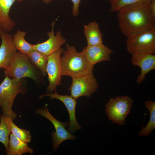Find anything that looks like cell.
Instances as JSON below:
<instances>
[{"label": "cell", "instance_id": "cell-1", "mask_svg": "<svg viewBox=\"0 0 155 155\" xmlns=\"http://www.w3.org/2000/svg\"><path fill=\"white\" fill-rule=\"evenodd\" d=\"M117 12L119 27L127 38L155 28V19L149 3H136L125 6Z\"/></svg>", "mask_w": 155, "mask_h": 155}, {"label": "cell", "instance_id": "cell-6", "mask_svg": "<svg viewBox=\"0 0 155 155\" xmlns=\"http://www.w3.org/2000/svg\"><path fill=\"white\" fill-rule=\"evenodd\" d=\"M127 49L131 55L136 53H155V28L127 38Z\"/></svg>", "mask_w": 155, "mask_h": 155}, {"label": "cell", "instance_id": "cell-23", "mask_svg": "<svg viewBox=\"0 0 155 155\" xmlns=\"http://www.w3.org/2000/svg\"><path fill=\"white\" fill-rule=\"evenodd\" d=\"M151 0H108L111 5L110 11L117 12L120 9L126 5L137 2H142L148 4Z\"/></svg>", "mask_w": 155, "mask_h": 155}, {"label": "cell", "instance_id": "cell-2", "mask_svg": "<svg viewBox=\"0 0 155 155\" xmlns=\"http://www.w3.org/2000/svg\"><path fill=\"white\" fill-rule=\"evenodd\" d=\"M62 54L61 59L62 75L73 78L92 73L94 66L88 62L82 51L78 52L74 46L67 44Z\"/></svg>", "mask_w": 155, "mask_h": 155}, {"label": "cell", "instance_id": "cell-11", "mask_svg": "<svg viewBox=\"0 0 155 155\" xmlns=\"http://www.w3.org/2000/svg\"><path fill=\"white\" fill-rule=\"evenodd\" d=\"M55 92L54 93L46 94L40 95L39 96V99L48 96L51 99H56L61 101L66 107L69 115V122L67 130L71 133H73L77 130L81 129L82 126L77 121L75 117L76 100L71 96L67 95H59L57 93L56 90Z\"/></svg>", "mask_w": 155, "mask_h": 155}, {"label": "cell", "instance_id": "cell-4", "mask_svg": "<svg viewBox=\"0 0 155 155\" xmlns=\"http://www.w3.org/2000/svg\"><path fill=\"white\" fill-rule=\"evenodd\" d=\"M26 90L22 79L17 82L5 76L0 84V106L2 113L15 119L17 115L12 109L14 101L18 94L24 95Z\"/></svg>", "mask_w": 155, "mask_h": 155}, {"label": "cell", "instance_id": "cell-24", "mask_svg": "<svg viewBox=\"0 0 155 155\" xmlns=\"http://www.w3.org/2000/svg\"><path fill=\"white\" fill-rule=\"evenodd\" d=\"M73 3L72 13L74 17L78 16L79 14V7L81 0H71Z\"/></svg>", "mask_w": 155, "mask_h": 155}, {"label": "cell", "instance_id": "cell-26", "mask_svg": "<svg viewBox=\"0 0 155 155\" xmlns=\"http://www.w3.org/2000/svg\"><path fill=\"white\" fill-rule=\"evenodd\" d=\"M43 2L45 3L48 4L51 3L53 0H42Z\"/></svg>", "mask_w": 155, "mask_h": 155}, {"label": "cell", "instance_id": "cell-25", "mask_svg": "<svg viewBox=\"0 0 155 155\" xmlns=\"http://www.w3.org/2000/svg\"><path fill=\"white\" fill-rule=\"evenodd\" d=\"M149 6L151 13L155 19V0H151Z\"/></svg>", "mask_w": 155, "mask_h": 155}, {"label": "cell", "instance_id": "cell-8", "mask_svg": "<svg viewBox=\"0 0 155 155\" xmlns=\"http://www.w3.org/2000/svg\"><path fill=\"white\" fill-rule=\"evenodd\" d=\"M98 84L93 73L72 78L71 85L68 89L71 96L76 100L83 96L90 97L97 90Z\"/></svg>", "mask_w": 155, "mask_h": 155}, {"label": "cell", "instance_id": "cell-5", "mask_svg": "<svg viewBox=\"0 0 155 155\" xmlns=\"http://www.w3.org/2000/svg\"><path fill=\"white\" fill-rule=\"evenodd\" d=\"M132 103V100L127 96L111 99L105 106L106 113L109 120L119 125H124Z\"/></svg>", "mask_w": 155, "mask_h": 155}, {"label": "cell", "instance_id": "cell-3", "mask_svg": "<svg viewBox=\"0 0 155 155\" xmlns=\"http://www.w3.org/2000/svg\"><path fill=\"white\" fill-rule=\"evenodd\" d=\"M37 69L27 55L16 52L4 73L5 76L17 82L27 77L38 83L40 74Z\"/></svg>", "mask_w": 155, "mask_h": 155}, {"label": "cell", "instance_id": "cell-7", "mask_svg": "<svg viewBox=\"0 0 155 155\" xmlns=\"http://www.w3.org/2000/svg\"><path fill=\"white\" fill-rule=\"evenodd\" d=\"M35 113L45 117L50 121L55 127V131L51 133L53 151L57 150L60 144L63 141L71 140H74L76 137L67 130L65 127L69 125L68 122H61L55 118L50 113L46 106L43 108H38Z\"/></svg>", "mask_w": 155, "mask_h": 155}, {"label": "cell", "instance_id": "cell-12", "mask_svg": "<svg viewBox=\"0 0 155 155\" xmlns=\"http://www.w3.org/2000/svg\"><path fill=\"white\" fill-rule=\"evenodd\" d=\"M0 69H6L17 52L13 42L12 36L0 29Z\"/></svg>", "mask_w": 155, "mask_h": 155}, {"label": "cell", "instance_id": "cell-15", "mask_svg": "<svg viewBox=\"0 0 155 155\" xmlns=\"http://www.w3.org/2000/svg\"><path fill=\"white\" fill-rule=\"evenodd\" d=\"M23 0H0V29L7 32H11L15 27V22L9 16L11 7L16 1Z\"/></svg>", "mask_w": 155, "mask_h": 155}, {"label": "cell", "instance_id": "cell-21", "mask_svg": "<svg viewBox=\"0 0 155 155\" xmlns=\"http://www.w3.org/2000/svg\"><path fill=\"white\" fill-rule=\"evenodd\" d=\"M145 104L150 112V119L146 126L139 132L138 135L146 136L150 135L155 128V102L151 100H147L145 102Z\"/></svg>", "mask_w": 155, "mask_h": 155}, {"label": "cell", "instance_id": "cell-18", "mask_svg": "<svg viewBox=\"0 0 155 155\" xmlns=\"http://www.w3.org/2000/svg\"><path fill=\"white\" fill-rule=\"evenodd\" d=\"M13 119L3 114L0 115V142L4 145L6 153L9 148V136L11 133V125Z\"/></svg>", "mask_w": 155, "mask_h": 155}, {"label": "cell", "instance_id": "cell-10", "mask_svg": "<svg viewBox=\"0 0 155 155\" xmlns=\"http://www.w3.org/2000/svg\"><path fill=\"white\" fill-rule=\"evenodd\" d=\"M55 24V21L52 22V29L47 33L49 38L46 40L40 43L32 44L34 50L48 56L59 50L61 45L65 42L66 39L62 36L61 31H57L55 35L54 30Z\"/></svg>", "mask_w": 155, "mask_h": 155}, {"label": "cell", "instance_id": "cell-17", "mask_svg": "<svg viewBox=\"0 0 155 155\" xmlns=\"http://www.w3.org/2000/svg\"><path fill=\"white\" fill-rule=\"evenodd\" d=\"M33 149L30 148L27 143L24 142L12 133L10 135L8 150L7 155H22L26 153L32 154Z\"/></svg>", "mask_w": 155, "mask_h": 155}, {"label": "cell", "instance_id": "cell-20", "mask_svg": "<svg viewBox=\"0 0 155 155\" xmlns=\"http://www.w3.org/2000/svg\"><path fill=\"white\" fill-rule=\"evenodd\" d=\"M27 55L34 65L40 71L42 75L45 76L47 56L34 49Z\"/></svg>", "mask_w": 155, "mask_h": 155}, {"label": "cell", "instance_id": "cell-22", "mask_svg": "<svg viewBox=\"0 0 155 155\" xmlns=\"http://www.w3.org/2000/svg\"><path fill=\"white\" fill-rule=\"evenodd\" d=\"M11 133L22 142L29 143L32 139L31 135L29 131L21 129L17 126L12 121L11 125Z\"/></svg>", "mask_w": 155, "mask_h": 155}, {"label": "cell", "instance_id": "cell-9", "mask_svg": "<svg viewBox=\"0 0 155 155\" xmlns=\"http://www.w3.org/2000/svg\"><path fill=\"white\" fill-rule=\"evenodd\" d=\"M64 49L59 50L47 56L46 72L48 75L49 85L46 94L53 93L56 90L57 87L61 84L62 75L61 65V55Z\"/></svg>", "mask_w": 155, "mask_h": 155}, {"label": "cell", "instance_id": "cell-19", "mask_svg": "<svg viewBox=\"0 0 155 155\" xmlns=\"http://www.w3.org/2000/svg\"><path fill=\"white\" fill-rule=\"evenodd\" d=\"M26 32L18 30L12 36L13 44L16 49L22 53L28 55L33 50L32 44L25 39Z\"/></svg>", "mask_w": 155, "mask_h": 155}, {"label": "cell", "instance_id": "cell-14", "mask_svg": "<svg viewBox=\"0 0 155 155\" xmlns=\"http://www.w3.org/2000/svg\"><path fill=\"white\" fill-rule=\"evenodd\" d=\"M88 62L94 66L96 64L111 60L110 55L113 51L104 44L88 46L84 47L82 51Z\"/></svg>", "mask_w": 155, "mask_h": 155}, {"label": "cell", "instance_id": "cell-13", "mask_svg": "<svg viewBox=\"0 0 155 155\" xmlns=\"http://www.w3.org/2000/svg\"><path fill=\"white\" fill-rule=\"evenodd\" d=\"M131 62L132 65L140 67L141 73L137 77L136 82L141 83L147 74L155 69V55L148 53H140L132 55Z\"/></svg>", "mask_w": 155, "mask_h": 155}, {"label": "cell", "instance_id": "cell-16", "mask_svg": "<svg viewBox=\"0 0 155 155\" xmlns=\"http://www.w3.org/2000/svg\"><path fill=\"white\" fill-rule=\"evenodd\" d=\"M84 33L88 46H97L104 44L102 34L99 29V24L95 21L84 26Z\"/></svg>", "mask_w": 155, "mask_h": 155}]
</instances>
